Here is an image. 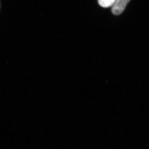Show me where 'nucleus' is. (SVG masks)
I'll use <instances>...</instances> for the list:
<instances>
[{
    "label": "nucleus",
    "mask_w": 149,
    "mask_h": 149,
    "mask_svg": "<svg viewBox=\"0 0 149 149\" xmlns=\"http://www.w3.org/2000/svg\"><path fill=\"white\" fill-rule=\"evenodd\" d=\"M116 0H98L99 5L103 8L112 6Z\"/></svg>",
    "instance_id": "2"
},
{
    "label": "nucleus",
    "mask_w": 149,
    "mask_h": 149,
    "mask_svg": "<svg viewBox=\"0 0 149 149\" xmlns=\"http://www.w3.org/2000/svg\"><path fill=\"white\" fill-rule=\"evenodd\" d=\"M130 0H116L112 7V12L115 15H119L124 10Z\"/></svg>",
    "instance_id": "1"
}]
</instances>
